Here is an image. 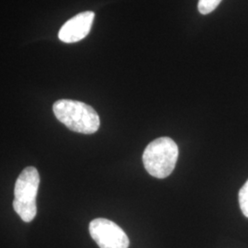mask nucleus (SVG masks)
I'll return each mask as SVG.
<instances>
[{
  "mask_svg": "<svg viewBox=\"0 0 248 248\" xmlns=\"http://www.w3.org/2000/svg\"><path fill=\"white\" fill-rule=\"evenodd\" d=\"M53 109L57 120L73 132L92 134L99 128V116L92 107L86 103L60 99L53 104Z\"/></svg>",
  "mask_w": 248,
  "mask_h": 248,
  "instance_id": "1",
  "label": "nucleus"
},
{
  "mask_svg": "<svg viewBox=\"0 0 248 248\" xmlns=\"http://www.w3.org/2000/svg\"><path fill=\"white\" fill-rule=\"evenodd\" d=\"M178 158L177 143L169 137H161L151 142L142 155L146 171L153 177L166 178L173 172Z\"/></svg>",
  "mask_w": 248,
  "mask_h": 248,
  "instance_id": "2",
  "label": "nucleus"
},
{
  "mask_svg": "<svg viewBox=\"0 0 248 248\" xmlns=\"http://www.w3.org/2000/svg\"><path fill=\"white\" fill-rule=\"evenodd\" d=\"M40 185V175L33 167L24 169L15 184L13 208L25 222H31L37 214L36 197Z\"/></svg>",
  "mask_w": 248,
  "mask_h": 248,
  "instance_id": "3",
  "label": "nucleus"
},
{
  "mask_svg": "<svg viewBox=\"0 0 248 248\" xmlns=\"http://www.w3.org/2000/svg\"><path fill=\"white\" fill-rule=\"evenodd\" d=\"M91 237L100 248H128L130 241L124 231L115 222L98 218L89 224Z\"/></svg>",
  "mask_w": 248,
  "mask_h": 248,
  "instance_id": "4",
  "label": "nucleus"
},
{
  "mask_svg": "<svg viewBox=\"0 0 248 248\" xmlns=\"http://www.w3.org/2000/svg\"><path fill=\"white\" fill-rule=\"evenodd\" d=\"M95 14L92 11H85L70 18L62 25L58 37L66 44L79 42L88 35L93 24Z\"/></svg>",
  "mask_w": 248,
  "mask_h": 248,
  "instance_id": "5",
  "label": "nucleus"
},
{
  "mask_svg": "<svg viewBox=\"0 0 248 248\" xmlns=\"http://www.w3.org/2000/svg\"><path fill=\"white\" fill-rule=\"evenodd\" d=\"M221 2L222 0H200L198 4V9L201 14L207 15L216 9Z\"/></svg>",
  "mask_w": 248,
  "mask_h": 248,
  "instance_id": "6",
  "label": "nucleus"
},
{
  "mask_svg": "<svg viewBox=\"0 0 248 248\" xmlns=\"http://www.w3.org/2000/svg\"><path fill=\"white\" fill-rule=\"evenodd\" d=\"M239 204L242 213L248 218V180L240 189Z\"/></svg>",
  "mask_w": 248,
  "mask_h": 248,
  "instance_id": "7",
  "label": "nucleus"
}]
</instances>
